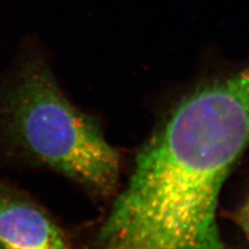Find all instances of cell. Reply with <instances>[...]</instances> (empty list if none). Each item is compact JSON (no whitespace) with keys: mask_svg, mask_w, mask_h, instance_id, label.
<instances>
[{"mask_svg":"<svg viewBox=\"0 0 249 249\" xmlns=\"http://www.w3.org/2000/svg\"><path fill=\"white\" fill-rule=\"evenodd\" d=\"M0 147L14 159L55 170L103 196L119 181L118 153L67 98L36 53L21 57L0 87Z\"/></svg>","mask_w":249,"mask_h":249,"instance_id":"obj_2","label":"cell"},{"mask_svg":"<svg viewBox=\"0 0 249 249\" xmlns=\"http://www.w3.org/2000/svg\"><path fill=\"white\" fill-rule=\"evenodd\" d=\"M0 249H70V245L41 205L0 180Z\"/></svg>","mask_w":249,"mask_h":249,"instance_id":"obj_3","label":"cell"},{"mask_svg":"<svg viewBox=\"0 0 249 249\" xmlns=\"http://www.w3.org/2000/svg\"><path fill=\"white\" fill-rule=\"evenodd\" d=\"M249 143V65L186 96L138 154L90 249H228L216 220Z\"/></svg>","mask_w":249,"mask_h":249,"instance_id":"obj_1","label":"cell"},{"mask_svg":"<svg viewBox=\"0 0 249 249\" xmlns=\"http://www.w3.org/2000/svg\"><path fill=\"white\" fill-rule=\"evenodd\" d=\"M236 219L249 243V196L244 201L242 207L239 209Z\"/></svg>","mask_w":249,"mask_h":249,"instance_id":"obj_4","label":"cell"}]
</instances>
